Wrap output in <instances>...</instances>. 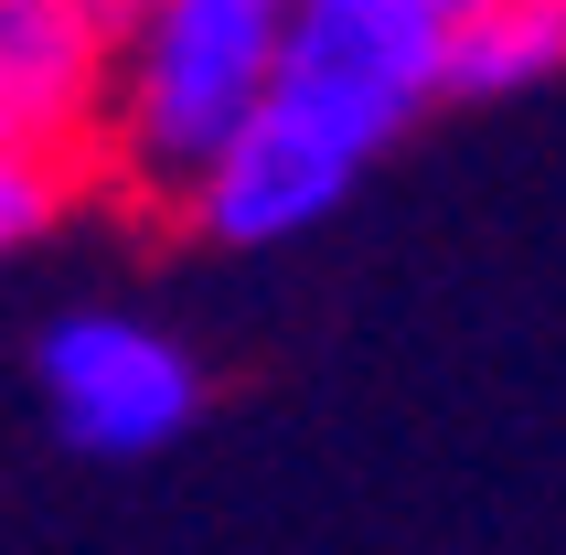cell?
<instances>
[{
	"mask_svg": "<svg viewBox=\"0 0 566 555\" xmlns=\"http://www.w3.org/2000/svg\"><path fill=\"white\" fill-rule=\"evenodd\" d=\"M460 54V0H300L289 11V96L332 107L364 139H407L439 96H460L449 75Z\"/></svg>",
	"mask_w": 566,
	"mask_h": 555,
	"instance_id": "obj_3",
	"label": "cell"
},
{
	"mask_svg": "<svg viewBox=\"0 0 566 555\" xmlns=\"http://www.w3.org/2000/svg\"><path fill=\"white\" fill-rule=\"evenodd\" d=\"M460 96H524L566 75V0H460Z\"/></svg>",
	"mask_w": 566,
	"mask_h": 555,
	"instance_id": "obj_6",
	"label": "cell"
},
{
	"mask_svg": "<svg viewBox=\"0 0 566 555\" xmlns=\"http://www.w3.org/2000/svg\"><path fill=\"white\" fill-rule=\"evenodd\" d=\"M289 11L300 0H139L118 64V128H107V182L128 203L182 214L203 160L279 96L289 75Z\"/></svg>",
	"mask_w": 566,
	"mask_h": 555,
	"instance_id": "obj_1",
	"label": "cell"
},
{
	"mask_svg": "<svg viewBox=\"0 0 566 555\" xmlns=\"http://www.w3.org/2000/svg\"><path fill=\"white\" fill-rule=\"evenodd\" d=\"M75 182H86V171H64V160L11 150V139H0V256L32 247V235H54V214L75 203Z\"/></svg>",
	"mask_w": 566,
	"mask_h": 555,
	"instance_id": "obj_7",
	"label": "cell"
},
{
	"mask_svg": "<svg viewBox=\"0 0 566 555\" xmlns=\"http://www.w3.org/2000/svg\"><path fill=\"white\" fill-rule=\"evenodd\" d=\"M139 0H0V139L64 171L107 160L118 128V64Z\"/></svg>",
	"mask_w": 566,
	"mask_h": 555,
	"instance_id": "obj_5",
	"label": "cell"
},
{
	"mask_svg": "<svg viewBox=\"0 0 566 555\" xmlns=\"http://www.w3.org/2000/svg\"><path fill=\"white\" fill-rule=\"evenodd\" d=\"M364 171H375V139L279 86L214 160H203V182L182 192L171 224H192L203 247H289V235H311V224L343 214Z\"/></svg>",
	"mask_w": 566,
	"mask_h": 555,
	"instance_id": "obj_4",
	"label": "cell"
},
{
	"mask_svg": "<svg viewBox=\"0 0 566 555\" xmlns=\"http://www.w3.org/2000/svg\"><path fill=\"white\" fill-rule=\"evenodd\" d=\"M32 385H43V417L75 460H160L203 417L192 342L139 310H64L32 342Z\"/></svg>",
	"mask_w": 566,
	"mask_h": 555,
	"instance_id": "obj_2",
	"label": "cell"
}]
</instances>
